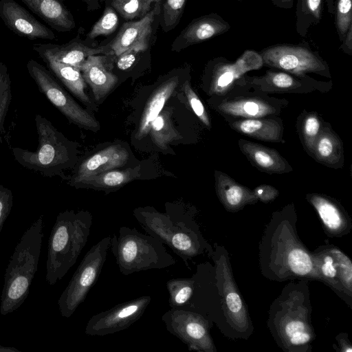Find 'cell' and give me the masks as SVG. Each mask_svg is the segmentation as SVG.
Segmentation results:
<instances>
[{"label": "cell", "mask_w": 352, "mask_h": 352, "mask_svg": "<svg viewBox=\"0 0 352 352\" xmlns=\"http://www.w3.org/2000/svg\"><path fill=\"white\" fill-rule=\"evenodd\" d=\"M210 257L214 265H197L192 276V294L182 309L201 314L227 337L247 340L254 326L235 282L228 252L224 247L216 245Z\"/></svg>", "instance_id": "1"}, {"label": "cell", "mask_w": 352, "mask_h": 352, "mask_svg": "<svg viewBox=\"0 0 352 352\" xmlns=\"http://www.w3.org/2000/svg\"><path fill=\"white\" fill-rule=\"evenodd\" d=\"M297 217L291 210L273 214L258 245L261 274L273 281L294 279L320 281L312 252L300 239Z\"/></svg>", "instance_id": "2"}, {"label": "cell", "mask_w": 352, "mask_h": 352, "mask_svg": "<svg viewBox=\"0 0 352 352\" xmlns=\"http://www.w3.org/2000/svg\"><path fill=\"white\" fill-rule=\"evenodd\" d=\"M307 279L291 280L270 306L267 327L285 352H310L316 339Z\"/></svg>", "instance_id": "3"}, {"label": "cell", "mask_w": 352, "mask_h": 352, "mask_svg": "<svg viewBox=\"0 0 352 352\" xmlns=\"http://www.w3.org/2000/svg\"><path fill=\"white\" fill-rule=\"evenodd\" d=\"M133 216L147 234L170 248L188 268V261L205 253L211 256L213 249L190 210L168 204L163 213L146 206L135 208Z\"/></svg>", "instance_id": "4"}, {"label": "cell", "mask_w": 352, "mask_h": 352, "mask_svg": "<svg viewBox=\"0 0 352 352\" xmlns=\"http://www.w3.org/2000/svg\"><path fill=\"white\" fill-rule=\"evenodd\" d=\"M43 228L42 214L24 232L10 256L0 299V314L3 316L18 309L29 294L38 270Z\"/></svg>", "instance_id": "5"}, {"label": "cell", "mask_w": 352, "mask_h": 352, "mask_svg": "<svg viewBox=\"0 0 352 352\" xmlns=\"http://www.w3.org/2000/svg\"><path fill=\"white\" fill-rule=\"evenodd\" d=\"M93 222L87 210H65L58 214L47 246L45 279L54 285L76 263L88 241Z\"/></svg>", "instance_id": "6"}, {"label": "cell", "mask_w": 352, "mask_h": 352, "mask_svg": "<svg viewBox=\"0 0 352 352\" xmlns=\"http://www.w3.org/2000/svg\"><path fill=\"white\" fill-rule=\"evenodd\" d=\"M38 144L35 151L12 148L15 160L23 167L45 177L63 176V171L74 168L78 160L76 144L58 131L45 117L34 118Z\"/></svg>", "instance_id": "7"}, {"label": "cell", "mask_w": 352, "mask_h": 352, "mask_svg": "<svg viewBox=\"0 0 352 352\" xmlns=\"http://www.w3.org/2000/svg\"><path fill=\"white\" fill-rule=\"evenodd\" d=\"M110 248L119 271L125 276L165 269L177 262L161 241L135 228L120 227L118 234L111 236Z\"/></svg>", "instance_id": "8"}, {"label": "cell", "mask_w": 352, "mask_h": 352, "mask_svg": "<svg viewBox=\"0 0 352 352\" xmlns=\"http://www.w3.org/2000/svg\"><path fill=\"white\" fill-rule=\"evenodd\" d=\"M111 236L102 238L85 254L58 300L60 315L69 318L97 282L107 261Z\"/></svg>", "instance_id": "9"}, {"label": "cell", "mask_w": 352, "mask_h": 352, "mask_svg": "<svg viewBox=\"0 0 352 352\" xmlns=\"http://www.w3.org/2000/svg\"><path fill=\"white\" fill-rule=\"evenodd\" d=\"M26 67L40 92L70 122L94 132L100 129L99 122L95 117L80 107L45 67L32 59L28 62Z\"/></svg>", "instance_id": "10"}, {"label": "cell", "mask_w": 352, "mask_h": 352, "mask_svg": "<svg viewBox=\"0 0 352 352\" xmlns=\"http://www.w3.org/2000/svg\"><path fill=\"white\" fill-rule=\"evenodd\" d=\"M263 65L288 73L304 76L307 73L329 74L327 63L307 44H278L259 52Z\"/></svg>", "instance_id": "11"}, {"label": "cell", "mask_w": 352, "mask_h": 352, "mask_svg": "<svg viewBox=\"0 0 352 352\" xmlns=\"http://www.w3.org/2000/svg\"><path fill=\"white\" fill-rule=\"evenodd\" d=\"M167 331L179 339L189 351L216 352L210 331L212 322L201 314L170 308L162 316Z\"/></svg>", "instance_id": "12"}, {"label": "cell", "mask_w": 352, "mask_h": 352, "mask_svg": "<svg viewBox=\"0 0 352 352\" xmlns=\"http://www.w3.org/2000/svg\"><path fill=\"white\" fill-rule=\"evenodd\" d=\"M320 282L329 286L351 307L352 263L333 245H322L311 252Z\"/></svg>", "instance_id": "13"}, {"label": "cell", "mask_w": 352, "mask_h": 352, "mask_svg": "<svg viewBox=\"0 0 352 352\" xmlns=\"http://www.w3.org/2000/svg\"><path fill=\"white\" fill-rule=\"evenodd\" d=\"M151 302V296H142L96 314L88 320L85 333L104 336L125 330L140 319Z\"/></svg>", "instance_id": "14"}, {"label": "cell", "mask_w": 352, "mask_h": 352, "mask_svg": "<svg viewBox=\"0 0 352 352\" xmlns=\"http://www.w3.org/2000/svg\"><path fill=\"white\" fill-rule=\"evenodd\" d=\"M263 65L260 54L250 50H245L234 63L222 57L211 60L208 67L210 76L211 92L217 94L225 93L234 80L245 72L258 69Z\"/></svg>", "instance_id": "15"}, {"label": "cell", "mask_w": 352, "mask_h": 352, "mask_svg": "<svg viewBox=\"0 0 352 352\" xmlns=\"http://www.w3.org/2000/svg\"><path fill=\"white\" fill-rule=\"evenodd\" d=\"M0 17L14 34L30 40H54L56 35L14 0H0Z\"/></svg>", "instance_id": "16"}, {"label": "cell", "mask_w": 352, "mask_h": 352, "mask_svg": "<svg viewBox=\"0 0 352 352\" xmlns=\"http://www.w3.org/2000/svg\"><path fill=\"white\" fill-rule=\"evenodd\" d=\"M182 72L181 69H174L157 82L142 109L135 133L136 140H142L148 134L151 123L162 111L166 102L178 87Z\"/></svg>", "instance_id": "17"}, {"label": "cell", "mask_w": 352, "mask_h": 352, "mask_svg": "<svg viewBox=\"0 0 352 352\" xmlns=\"http://www.w3.org/2000/svg\"><path fill=\"white\" fill-rule=\"evenodd\" d=\"M230 25L217 13H210L192 20L175 38L171 50L180 52L230 30Z\"/></svg>", "instance_id": "18"}, {"label": "cell", "mask_w": 352, "mask_h": 352, "mask_svg": "<svg viewBox=\"0 0 352 352\" xmlns=\"http://www.w3.org/2000/svg\"><path fill=\"white\" fill-rule=\"evenodd\" d=\"M129 160V151L120 144H111L83 160L76 167L69 184L76 183L103 172L122 168Z\"/></svg>", "instance_id": "19"}, {"label": "cell", "mask_w": 352, "mask_h": 352, "mask_svg": "<svg viewBox=\"0 0 352 352\" xmlns=\"http://www.w3.org/2000/svg\"><path fill=\"white\" fill-rule=\"evenodd\" d=\"M33 49L39 56H47L58 62L70 65L79 69L89 56L96 54L113 55L108 44L95 48L90 47L85 45L79 36L62 45L38 43L34 45Z\"/></svg>", "instance_id": "20"}, {"label": "cell", "mask_w": 352, "mask_h": 352, "mask_svg": "<svg viewBox=\"0 0 352 352\" xmlns=\"http://www.w3.org/2000/svg\"><path fill=\"white\" fill-rule=\"evenodd\" d=\"M158 6L138 21L124 23L113 40L108 43L112 54L118 56L135 47L146 50L152 33V25L157 13Z\"/></svg>", "instance_id": "21"}, {"label": "cell", "mask_w": 352, "mask_h": 352, "mask_svg": "<svg viewBox=\"0 0 352 352\" xmlns=\"http://www.w3.org/2000/svg\"><path fill=\"white\" fill-rule=\"evenodd\" d=\"M307 199L316 210L324 232L329 237H342L352 228L351 219L336 201L320 194H309Z\"/></svg>", "instance_id": "22"}, {"label": "cell", "mask_w": 352, "mask_h": 352, "mask_svg": "<svg viewBox=\"0 0 352 352\" xmlns=\"http://www.w3.org/2000/svg\"><path fill=\"white\" fill-rule=\"evenodd\" d=\"M107 56H89L80 67L82 76L98 102L102 101L118 81L117 77L108 69Z\"/></svg>", "instance_id": "23"}, {"label": "cell", "mask_w": 352, "mask_h": 352, "mask_svg": "<svg viewBox=\"0 0 352 352\" xmlns=\"http://www.w3.org/2000/svg\"><path fill=\"white\" fill-rule=\"evenodd\" d=\"M32 12L58 32L76 28L73 15L63 0H21Z\"/></svg>", "instance_id": "24"}, {"label": "cell", "mask_w": 352, "mask_h": 352, "mask_svg": "<svg viewBox=\"0 0 352 352\" xmlns=\"http://www.w3.org/2000/svg\"><path fill=\"white\" fill-rule=\"evenodd\" d=\"M215 187L219 199L229 212H237L258 201L253 190L219 171H215Z\"/></svg>", "instance_id": "25"}, {"label": "cell", "mask_w": 352, "mask_h": 352, "mask_svg": "<svg viewBox=\"0 0 352 352\" xmlns=\"http://www.w3.org/2000/svg\"><path fill=\"white\" fill-rule=\"evenodd\" d=\"M239 145L249 160L263 171L282 174L292 170L276 150L244 140H240Z\"/></svg>", "instance_id": "26"}, {"label": "cell", "mask_w": 352, "mask_h": 352, "mask_svg": "<svg viewBox=\"0 0 352 352\" xmlns=\"http://www.w3.org/2000/svg\"><path fill=\"white\" fill-rule=\"evenodd\" d=\"M141 167L111 169L98 175L89 177L73 186L76 188H91L106 192L118 190L124 185L141 177Z\"/></svg>", "instance_id": "27"}, {"label": "cell", "mask_w": 352, "mask_h": 352, "mask_svg": "<svg viewBox=\"0 0 352 352\" xmlns=\"http://www.w3.org/2000/svg\"><path fill=\"white\" fill-rule=\"evenodd\" d=\"M59 80L87 107L96 109L86 94L85 82L79 68L58 62L47 56H40Z\"/></svg>", "instance_id": "28"}, {"label": "cell", "mask_w": 352, "mask_h": 352, "mask_svg": "<svg viewBox=\"0 0 352 352\" xmlns=\"http://www.w3.org/2000/svg\"><path fill=\"white\" fill-rule=\"evenodd\" d=\"M236 131L245 135L267 142H281L282 128L274 120L248 118L232 123Z\"/></svg>", "instance_id": "29"}, {"label": "cell", "mask_w": 352, "mask_h": 352, "mask_svg": "<svg viewBox=\"0 0 352 352\" xmlns=\"http://www.w3.org/2000/svg\"><path fill=\"white\" fill-rule=\"evenodd\" d=\"M218 108L222 113L246 118H261L274 112L273 107L255 98L223 102Z\"/></svg>", "instance_id": "30"}, {"label": "cell", "mask_w": 352, "mask_h": 352, "mask_svg": "<svg viewBox=\"0 0 352 352\" xmlns=\"http://www.w3.org/2000/svg\"><path fill=\"white\" fill-rule=\"evenodd\" d=\"M312 153L320 162L335 164L342 157L341 142L336 135L324 129L319 133Z\"/></svg>", "instance_id": "31"}, {"label": "cell", "mask_w": 352, "mask_h": 352, "mask_svg": "<svg viewBox=\"0 0 352 352\" xmlns=\"http://www.w3.org/2000/svg\"><path fill=\"white\" fill-rule=\"evenodd\" d=\"M324 2V0H297L296 30L300 36H305L312 25L320 22Z\"/></svg>", "instance_id": "32"}, {"label": "cell", "mask_w": 352, "mask_h": 352, "mask_svg": "<svg viewBox=\"0 0 352 352\" xmlns=\"http://www.w3.org/2000/svg\"><path fill=\"white\" fill-rule=\"evenodd\" d=\"M170 109L162 111L150 124L149 132L153 142L162 149L175 140L181 138L180 134L174 127Z\"/></svg>", "instance_id": "33"}, {"label": "cell", "mask_w": 352, "mask_h": 352, "mask_svg": "<svg viewBox=\"0 0 352 352\" xmlns=\"http://www.w3.org/2000/svg\"><path fill=\"white\" fill-rule=\"evenodd\" d=\"M186 0H165L162 6L160 25L168 32L179 23L184 13Z\"/></svg>", "instance_id": "34"}, {"label": "cell", "mask_w": 352, "mask_h": 352, "mask_svg": "<svg viewBox=\"0 0 352 352\" xmlns=\"http://www.w3.org/2000/svg\"><path fill=\"white\" fill-rule=\"evenodd\" d=\"M335 26L340 42L352 27V0H334Z\"/></svg>", "instance_id": "35"}, {"label": "cell", "mask_w": 352, "mask_h": 352, "mask_svg": "<svg viewBox=\"0 0 352 352\" xmlns=\"http://www.w3.org/2000/svg\"><path fill=\"white\" fill-rule=\"evenodd\" d=\"M118 23L119 19L115 10L111 6H106L101 17L88 32L87 38L92 40L99 36L109 35L115 32Z\"/></svg>", "instance_id": "36"}, {"label": "cell", "mask_w": 352, "mask_h": 352, "mask_svg": "<svg viewBox=\"0 0 352 352\" xmlns=\"http://www.w3.org/2000/svg\"><path fill=\"white\" fill-rule=\"evenodd\" d=\"M11 100V79L8 67L0 62V133L4 130V124Z\"/></svg>", "instance_id": "37"}, {"label": "cell", "mask_w": 352, "mask_h": 352, "mask_svg": "<svg viewBox=\"0 0 352 352\" xmlns=\"http://www.w3.org/2000/svg\"><path fill=\"white\" fill-rule=\"evenodd\" d=\"M111 7L126 20L144 16L151 8L146 0H113Z\"/></svg>", "instance_id": "38"}, {"label": "cell", "mask_w": 352, "mask_h": 352, "mask_svg": "<svg viewBox=\"0 0 352 352\" xmlns=\"http://www.w3.org/2000/svg\"><path fill=\"white\" fill-rule=\"evenodd\" d=\"M183 89L186 100L195 115L205 125L210 127V122L206 110L198 96L192 89L189 80H187L184 82Z\"/></svg>", "instance_id": "39"}, {"label": "cell", "mask_w": 352, "mask_h": 352, "mask_svg": "<svg viewBox=\"0 0 352 352\" xmlns=\"http://www.w3.org/2000/svg\"><path fill=\"white\" fill-rule=\"evenodd\" d=\"M321 124L315 114L307 116L302 124V133L305 144L310 152H313L315 142L320 132Z\"/></svg>", "instance_id": "40"}, {"label": "cell", "mask_w": 352, "mask_h": 352, "mask_svg": "<svg viewBox=\"0 0 352 352\" xmlns=\"http://www.w3.org/2000/svg\"><path fill=\"white\" fill-rule=\"evenodd\" d=\"M262 79L279 89L293 88L299 84L293 76L282 72L268 71Z\"/></svg>", "instance_id": "41"}, {"label": "cell", "mask_w": 352, "mask_h": 352, "mask_svg": "<svg viewBox=\"0 0 352 352\" xmlns=\"http://www.w3.org/2000/svg\"><path fill=\"white\" fill-rule=\"evenodd\" d=\"M13 205V195L8 188L0 184V233Z\"/></svg>", "instance_id": "42"}, {"label": "cell", "mask_w": 352, "mask_h": 352, "mask_svg": "<svg viewBox=\"0 0 352 352\" xmlns=\"http://www.w3.org/2000/svg\"><path fill=\"white\" fill-rule=\"evenodd\" d=\"M142 51H144L142 48L135 47L123 52L117 56V67L120 70L129 69L136 60L138 53Z\"/></svg>", "instance_id": "43"}, {"label": "cell", "mask_w": 352, "mask_h": 352, "mask_svg": "<svg viewBox=\"0 0 352 352\" xmlns=\"http://www.w3.org/2000/svg\"><path fill=\"white\" fill-rule=\"evenodd\" d=\"M253 191L258 200L262 202L273 201L279 194L277 189L266 184L257 186Z\"/></svg>", "instance_id": "44"}, {"label": "cell", "mask_w": 352, "mask_h": 352, "mask_svg": "<svg viewBox=\"0 0 352 352\" xmlns=\"http://www.w3.org/2000/svg\"><path fill=\"white\" fill-rule=\"evenodd\" d=\"M340 49L345 54H352V27L347 30L344 39L341 42Z\"/></svg>", "instance_id": "45"}, {"label": "cell", "mask_w": 352, "mask_h": 352, "mask_svg": "<svg viewBox=\"0 0 352 352\" xmlns=\"http://www.w3.org/2000/svg\"><path fill=\"white\" fill-rule=\"evenodd\" d=\"M336 340L338 342V346L340 351L343 352H351L352 348L351 344L348 338L346 333H340L336 337Z\"/></svg>", "instance_id": "46"}, {"label": "cell", "mask_w": 352, "mask_h": 352, "mask_svg": "<svg viewBox=\"0 0 352 352\" xmlns=\"http://www.w3.org/2000/svg\"><path fill=\"white\" fill-rule=\"evenodd\" d=\"M272 3L280 8L290 9L294 6V0H271Z\"/></svg>", "instance_id": "47"}, {"label": "cell", "mask_w": 352, "mask_h": 352, "mask_svg": "<svg viewBox=\"0 0 352 352\" xmlns=\"http://www.w3.org/2000/svg\"><path fill=\"white\" fill-rule=\"evenodd\" d=\"M89 10H97L100 8L99 0H84Z\"/></svg>", "instance_id": "48"}, {"label": "cell", "mask_w": 352, "mask_h": 352, "mask_svg": "<svg viewBox=\"0 0 352 352\" xmlns=\"http://www.w3.org/2000/svg\"><path fill=\"white\" fill-rule=\"evenodd\" d=\"M327 8V11L331 14L334 13V0H324Z\"/></svg>", "instance_id": "49"}, {"label": "cell", "mask_w": 352, "mask_h": 352, "mask_svg": "<svg viewBox=\"0 0 352 352\" xmlns=\"http://www.w3.org/2000/svg\"><path fill=\"white\" fill-rule=\"evenodd\" d=\"M0 352H21V351L13 346H4L0 345Z\"/></svg>", "instance_id": "50"}, {"label": "cell", "mask_w": 352, "mask_h": 352, "mask_svg": "<svg viewBox=\"0 0 352 352\" xmlns=\"http://www.w3.org/2000/svg\"><path fill=\"white\" fill-rule=\"evenodd\" d=\"M148 5L151 6V3L153 2L158 3L160 0H146Z\"/></svg>", "instance_id": "51"}, {"label": "cell", "mask_w": 352, "mask_h": 352, "mask_svg": "<svg viewBox=\"0 0 352 352\" xmlns=\"http://www.w3.org/2000/svg\"><path fill=\"white\" fill-rule=\"evenodd\" d=\"M234 1H243V0H234Z\"/></svg>", "instance_id": "52"}]
</instances>
